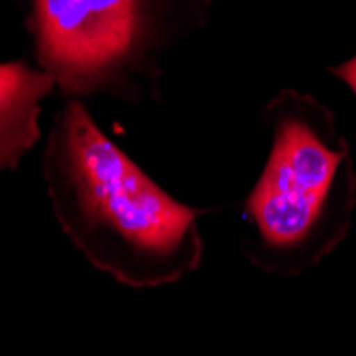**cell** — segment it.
I'll return each instance as SVG.
<instances>
[{"label":"cell","instance_id":"6da1fadb","mask_svg":"<svg viewBox=\"0 0 356 356\" xmlns=\"http://www.w3.org/2000/svg\"><path fill=\"white\" fill-rule=\"evenodd\" d=\"M43 175L64 233L118 282L154 288L199 269L201 211L147 177L77 101L54 122Z\"/></svg>","mask_w":356,"mask_h":356},{"label":"cell","instance_id":"277c9868","mask_svg":"<svg viewBox=\"0 0 356 356\" xmlns=\"http://www.w3.org/2000/svg\"><path fill=\"white\" fill-rule=\"evenodd\" d=\"M56 79L24 60L0 64V171L17 169L19 160L41 139V101Z\"/></svg>","mask_w":356,"mask_h":356},{"label":"cell","instance_id":"7a4b0ae2","mask_svg":"<svg viewBox=\"0 0 356 356\" xmlns=\"http://www.w3.org/2000/svg\"><path fill=\"white\" fill-rule=\"evenodd\" d=\"M267 167L243 205L250 261L267 271L297 273L325 256L348 231L356 177L348 145L329 118L301 105L273 107Z\"/></svg>","mask_w":356,"mask_h":356},{"label":"cell","instance_id":"3957f363","mask_svg":"<svg viewBox=\"0 0 356 356\" xmlns=\"http://www.w3.org/2000/svg\"><path fill=\"white\" fill-rule=\"evenodd\" d=\"M37 58L69 96L118 92L141 69L149 0H32Z\"/></svg>","mask_w":356,"mask_h":356},{"label":"cell","instance_id":"5b68a950","mask_svg":"<svg viewBox=\"0 0 356 356\" xmlns=\"http://www.w3.org/2000/svg\"><path fill=\"white\" fill-rule=\"evenodd\" d=\"M333 73L335 75H339L350 88H354L356 86V56L350 60V62H346V64H341L339 69H333Z\"/></svg>","mask_w":356,"mask_h":356},{"label":"cell","instance_id":"8992f818","mask_svg":"<svg viewBox=\"0 0 356 356\" xmlns=\"http://www.w3.org/2000/svg\"><path fill=\"white\" fill-rule=\"evenodd\" d=\"M352 90H354V94H356V86H354V88H352Z\"/></svg>","mask_w":356,"mask_h":356}]
</instances>
